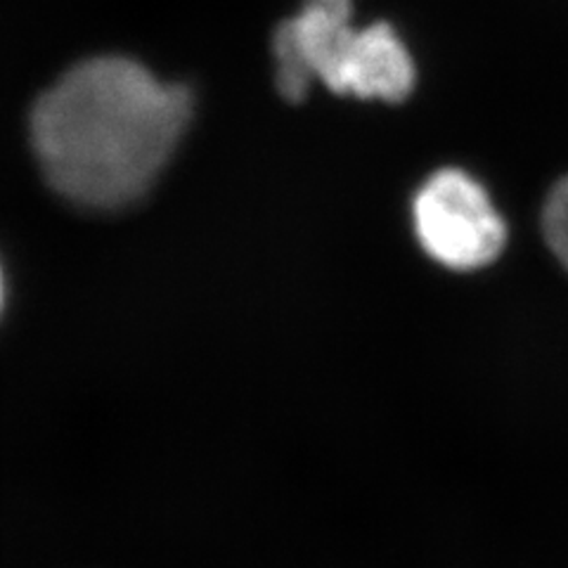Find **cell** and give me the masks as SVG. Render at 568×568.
<instances>
[{
	"instance_id": "1",
	"label": "cell",
	"mask_w": 568,
	"mask_h": 568,
	"mask_svg": "<svg viewBox=\"0 0 568 568\" xmlns=\"http://www.w3.org/2000/svg\"><path fill=\"white\" fill-rule=\"evenodd\" d=\"M187 88L135 60L104 55L71 67L31 112V142L52 190L88 209L145 194L190 121Z\"/></svg>"
},
{
	"instance_id": "2",
	"label": "cell",
	"mask_w": 568,
	"mask_h": 568,
	"mask_svg": "<svg viewBox=\"0 0 568 568\" xmlns=\"http://www.w3.org/2000/svg\"><path fill=\"white\" fill-rule=\"evenodd\" d=\"M351 0H306L273 36L275 81L284 100L301 102L313 81L336 95L400 102L415 88V62L384 22L355 29Z\"/></svg>"
},
{
	"instance_id": "3",
	"label": "cell",
	"mask_w": 568,
	"mask_h": 568,
	"mask_svg": "<svg viewBox=\"0 0 568 568\" xmlns=\"http://www.w3.org/2000/svg\"><path fill=\"white\" fill-rule=\"evenodd\" d=\"M413 221L424 252L450 271L484 268L507 244V225L488 192L459 169L436 171L419 187Z\"/></svg>"
},
{
	"instance_id": "4",
	"label": "cell",
	"mask_w": 568,
	"mask_h": 568,
	"mask_svg": "<svg viewBox=\"0 0 568 568\" xmlns=\"http://www.w3.org/2000/svg\"><path fill=\"white\" fill-rule=\"evenodd\" d=\"M542 233L555 256L568 268V175L549 192L542 211Z\"/></svg>"
},
{
	"instance_id": "5",
	"label": "cell",
	"mask_w": 568,
	"mask_h": 568,
	"mask_svg": "<svg viewBox=\"0 0 568 568\" xmlns=\"http://www.w3.org/2000/svg\"><path fill=\"white\" fill-rule=\"evenodd\" d=\"M6 301H8V287H6V273H3V265H0V320H3V313H6Z\"/></svg>"
}]
</instances>
